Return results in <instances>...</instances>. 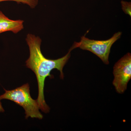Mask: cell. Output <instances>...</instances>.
Returning a JSON list of instances; mask_svg holds the SVG:
<instances>
[{
    "mask_svg": "<svg viewBox=\"0 0 131 131\" xmlns=\"http://www.w3.org/2000/svg\"><path fill=\"white\" fill-rule=\"evenodd\" d=\"M24 23L21 20L11 19L0 11V34L7 31L18 33L24 29Z\"/></svg>",
    "mask_w": 131,
    "mask_h": 131,
    "instance_id": "obj_5",
    "label": "cell"
},
{
    "mask_svg": "<svg viewBox=\"0 0 131 131\" xmlns=\"http://www.w3.org/2000/svg\"><path fill=\"white\" fill-rule=\"evenodd\" d=\"M4 112H5V110L3 107L1 102V100H0V113H3Z\"/></svg>",
    "mask_w": 131,
    "mask_h": 131,
    "instance_id": "obj_8",
    "label": "cell"
},
{
    "mask_svg": "<svg viewBox=\"0 0 131 131\" xmlns=\"http://www.w3.org/2000/svg\"><path fill=\"white\" fill-rule=\"evenodd\" d=\"M122 10L126 14L131 16V3L129 2L122 1L121 2Z\"/></svg>",
    "mask_w": 131,
    "mask_h": 131,
    "instance_id": "obj_7",
    "label": "cell"
},
{
    "mask_svg": "<svg viewBox=\"0 0 131 131\" xmlns=\"http://www.w3.org/2000/svg\"><path fill=\"white\" fill-rule=\"evenodd\" d=\"M113 83L118 93H124L131 78V54L127 53L115 63L113 68Z\"/></svg>",
    "mask_w": 131,
    "mask_h": 131,
    "instance_id": "obj_4",
    "label": "cell"
},
{
    "mask_svg": "<svg viewBox=\"0 0 131 131\" xmlns=\"http://www.w3.org/2000/svg\"><path fill=\"white\" fill-rule=\"evenodd\" d=\"M5 1H13L18 4L28 5L32 9L35 8L38 4L39 0H0V2Z\"/></svg>",
    "mask_w": 131,
    "mask_h": 131,
    "instance_id": "obj_6",
    "label": "cell"
},
{
    "mask_svg": "<svg viewBox=\"0 0 131 131\" xmlns=\"http://www.w3.org/2000/svg\"><path fill=\"white\" fill-rule=\"evenodd\" d=\"M122 34L121 32H118L109 39L104 40L90 39L83 35L81 37L80 42H74L70 49L73 50L79 48L91 52L100 59L104 63L108 64L109 63L108 58L111 47L115 42L120 38Z\"/></svg>",
    "mask_w": 131,
    "mask_h": 131,
    "instance_id": "obj_3",
    "label": "cell"
},
{
    "mask_svg": "<svg viewBox=\"0 0 131 131\" xmlns=\"http://www.w3.org/2000/svg\"><path fill=\"white\" fill-rule=\"evenodd\" d=\"M4 90L5 93L0 95V100L6 99L21 106L25 110L26 119L29 117L40 119L43 118V115L39 111L37 101L31 97L28 83L13 90Z\"/></svg>",
    "mask_w": 131,
    "mask_h": 131,
    "instance_id": "obj_2",
    "label": "cell"
},
{
    "mask_svg": "<svg viewBox=\"0 0 131 131\" xmlns=\"http://www.w3.org/2000/svg\"><path fill=\"white\" fill-rule=\"evenodd\" d=\"M30 51V56L26 61V66L35 73L37 80L38 95L37 101L39 109L44 113H49L50 108L45 101L44 88L46 78L50 76L52 70L57 69L60 72V77L63 79V69L70 57V49L64 56L52 60L46 58L41 52L40 46L42 39L40 37L32 34H28L26 39Z\"/></svg>",
    "mask_w": 131,
    "mask_h": 131,
    "instance_id": "obj_1",
    "label": "cell"
}]
</instances>
